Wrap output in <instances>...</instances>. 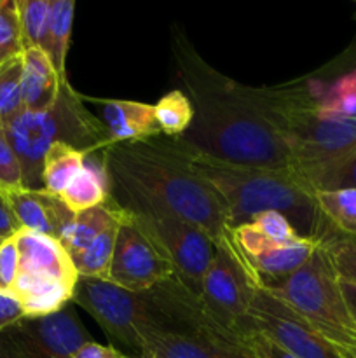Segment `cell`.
Masks as SVG:
<instances>
[{
  "instance_id": "1",
  "label": "cell",
  "mask_w": 356,
  "mask_h": 358,
  "mask_svg": "<svg viewBox=\"0 0 356 358\" xmlns=\"http://www.w3.org/2000/svg\"><path fill=\"white\" fill-rule=\"evenodd\" d=\"M178 77L187 87L194 121L184 143L234 164L292 168L285 140L262 119L241 93V84L216 72L180 35L173 42Z\"/></svg>"
},
{
  "instance_id": "2",
  "label": "cell",
  "mask_w": 356,
  "mask_h": 358,
  "mask_svg": "<svg viewBox=\"0 0 356 358\" xmlns=\"http://www.w3.org/2000/svg\"><path fill=\"white\" fill-rule=\"evenodd\" d=\"M159 136L108 147L103 163L107 177L110 182L128 185L149 196L198 227L216 250L232 257L258 287L264 285L237 245L229 213L220 196L180 157L175 156L166 136Z\"/></svg>"
},
{
  "instance_id": "3",
  "label": "cell",
  "mask_w": 356,
  "mask_h": 358,
  "mask_svg": "<svg viewBox=\"0 0 356 358\" xmlns=\"http://www.w3.org/2000/svg\"><path fill=\"white\" fill-rule=\"evenodd\" d=\"M168 145L225 205L232 227L251 222L262 212H279L302 238L323 240L332 227L318 210L314 194L292 170L227 163L166 136Z\"/></svg>"
},
{
  "instance_id": "4",
  "label": "cell",
  "mask_w": 356,
  "mask_h": 358,
  "mask_svg": "<svg viewBox=\"0 0 356 358\" xmlns=\"http://www.w3.org/2000/svg\"><path fill=\"white\" fill-rule=\"evenodd\" d=\"M3 129L21 164L24 189L31 191L44 189V157L56 142L68 143L87 157L110 147L103 121L84 107L82 96L70 83L63 84L58 100L47 110L21 112Z\"/></svg>"
},
{
  "instance_id": "5",
  "label": "cell",
  "mask_w": 356,
  "mask_h": 358,
  "mask_svg": "<svg viewBox=\"0 0 356 358\" xmlns=\"http://www.w3.org/2000/svg\"><path fill=\"white\" fill-rule=\"evenodd\" d=\"M112 187V196L126 210L129 220L171 262L175 275L199 294L202 276L216 252L209 238L149 196L115 182Z\"/></svg>"
},
{
  "instance_id": "6",
  "label": "cell",
  "mask_w": 356,
  "mask_h": 358,
  "mask_svg": "<svg viewBox=\"0 0 356 358\" xmlns=\"http://www.w3.org/2000/svg\"><path fill=\"white\" fill-rule=\"evenodd\" d=\"M262 287L285 301L332 343L356 352V325L346 306L339 276L332 268L323 245L320 243L306 264L293 275Z\"/></svg>"
},
{
  "instance_id": "7",
  "label": "cell",
  "mask_w": 356,
  "mask_h": 358,
  "mask_svg": "<svg viewBox=\"0 0 356 358\" xmlns=\"http://www.w3.org/2000/svg\"><path fill=\"white\" fill-rule=\"evenodd\" d=\"M72 303L131 353H142L143 336L161 332L159 317L147 292H129L110 282L79 276Z\"/></svg>"
},
{
  "instance_id": "8",
  "label": "cell",
  "mask_w": 356,
  "mask_h": 358,
  "mask_svg": "<svg viewBox=\"0 0 356 358\" xmlns=\"http://www.w3.org/2000/svg\"><path fill=\"white\" fill-rule=\"evenodd\" d=\"M258 331L297 358H356L316 331L285 301L264 287L255 290L243 332Z\"/></svg>"
},
{
  "instance_id": "9",
  "label": "cell",
  "mask_w": 356,
  "mask_h": 358,
  "mask_svg": "<svg viewBox=\"0 0 356 358\" xmlns=\"http://www.w3.org/2000/svg\"><path fill=\"white\" fill-rule=\"evenodd\" d=\"M91 341L72 308L47 317H24L0 331V358H70Z\"/></svg>"
},
{
  "instance_id": "10",
  "label": "cell",
  "mask_w": 356,
  "mask_h": 358,
  "mask_svg": "<svg viewBox=\"0 0 356 358\" xmlns=\"http://www.w3.org/2000/svg\"><path fill=\"white\" fill-rule=\"evenodd\" d=\"M157 311L161 332L195 336L236 346H246V339L234 327L220 320L198 292L185 285L177 275L147 290Z\"/></svg>"
},
{
  "instance_id": "11",
  "label": "cell",
  "mask_w": 356,
  "mask_h": 358,
  "mask_svg": "<svg viewBox=\"0 0 356 358\" xmlns=\"http://www.w3.org/2000/svg\"><path fill=\"white\" fill-rule=\"evenodd\" d=\"M171 276H175L171 262L126 217L115 238L108 282L129 292H147Z\"/></svg>"
},
{
  "instance_id": "12",
  "label": "cell",
  "mask_w": 356,
  "mask_h": 358,
  "mask_svg": "<svg viewBox=\"0 0 356 358\" xmlns=\"http://www.w3.org/2000/svg\"><path fill=\"white\" fill-rule=\"evenodd\" d=\"M257 289L260 287L232 257L216 250L201 280L199 296L220 320L244 336L243 329Z\"/></svg>"
},
{
  "instance_id": "13",
  "label": "cell",
  "mask_w": 356,
  "mask_h": 358,
  "mask_svg": "<svg viewBox=\"0 0 356 358\" xmlns=\"http://www.w3.org/2000/svg\"><path fill=\"white\" fill-rule=\"evenodd\" d=\"M237 245L264 285L281 282L307 262L321 240L300 238L293 243H276L251 222L234 227Z\"/></svg>"
},
{
  "instance_id": "14",
  "label": "cell",
  "mask_w": 356,
  "mask_h": 358,
  "mask_svg": "<svg viewBox=\"0 0 356 358\" xmlns=\"http://www.w3.org/2000/svg\"><path fill=\"white\" fill-rule=\"evenodd\" d=\"M0 196L21 229L45 234L58 241L75 217L58 196L49 194L44 189L31 191L21 187L0 192Z\"/></svg>"
},
{
  "instance_id": "15",
  "label": "cell",
  "mask_w": 356,
  "mask_h": 358,
  "mask_svg": "<svg viewBox=\"0 0 356 358\" xmlns=\"http://www.w3.org/2000/svg\"><path fill=\"white\" fill-rule=\"evenodd\" d=\"M13 238L17 247V271L40 273L77 283L79 273L58 240L28 229H20Z\"/></svg>"
},
{
  "instance_id": "16",
  "label": "cell",
  "mask_w": 356,
  "mask_h": 358,
  "mask_svg": "<svg viewBox=\"0 0 356 358\" xmlns=\"http://www.w3.org/2000/svg\"><path fill=\"white\" fill-rule=\"evenodd\" d=\"M142 353L150 358H255L248 346L173 332H150L143 336Z\"/></svg>"
},
{
  "instance_id": "17",
  "label": "cell",
  "mask_w": 356,
  "mask_h": 358,
  "mask_svg": "<svg viewBox=\"0 0 356 358\" xmlns=\"http://www.w3.org/2000/svg\"><path fill=\"white\" fill-rule=\"evenodd\" d=\"M75 285L51 275L17 271L10 292L23 306L24 317H47L72 303Z\"/></svg>"
},
{
  "instance_id": "18",
  "label": "cell",
  "mask_w": 356,
  "mask_h": 358,
  "mask_svg": "<svg viewBox=\"0 0 356 358\" xmlns=\"http://www.w3.org/2000/svg\"><path fill=\"white\" fill-rule=\"evenodd\" d=\"M103 126L110 145L135 143L163 135L157 124L154 105L133 100H101Z\"/></svg>"
},
{
  "instance_id": "19",
  "label": "cell",
  "mask_w": 356,
  "mask_h": 358,
  "mask_svg": "<svg viewBox=\"0 0 356 358\" xmlns=\"http://www.w3.org/2000/svg\"><path fill=\"white\" fill-rule=\"evenodd\" d=\"M61 86V79L49 56L42 49H24L21 73V98L24 110H47L58 100Z\"/></svg>"
},
{
  "instance_id": "20",
  "label": "cell",
  "mask_w": 356,
  "mask_h": 358,
  "mask_svg": "<svg viewBox=\"0 0 356 358\" xmlns=\"http://www.w3.org/2000/svg\"><path fill=\"white\" fill-rule=\"evenodd\" d=\"M126 215L124 208L115 201L114 196H108L107 201L94 208L77 213L72 222L63 231L59 243L66 250L70 257H77L82 254L112 222L122 219Z\"/></svg>"
},
{
  "instance_id": "21",
  "label": "cell",
  "mask_w": 356,
  "mask_h": 358,
  "mask_svg": "<svg viewBox=\"0 0 356 358\" xmlns=\"http://www.w3.org/2000/svg\"><path fill=\"white\" fill-rule=\"evenodd\" d=\"M108 177L103 166H94L93 163L84 164L80 173L70 182L68 187L61 192L59 199L66 205V208L77 215L86 210L94 208L107 201L110 196L108 192Z\"/></svg>"
},
{
  "instance_id": "22",
  "label": "cell",
  "mask_w": 356,
  "mask_h": 358,
  "mask_svg": "<svg viewBox=\"0 0 356 358\" xmlns=\"http://www.w3.org/2000/svg\"><path fill=\"white\" fill-rule=\"evenodd\" d=\"M87 156L82 150L68 145V143L56 142L51 145L44 157V168H42V187L49 194L61 196L70 185V182L80 173L86 164Z\"/></svg>"
},
{
  "instance_id": "23",
  "label": "cell",
  "mask_w": 356,
  "mask_h": 358,
  "mask_svg": "<svg viewBox=\"0 0 356 358\" xmlns=\"http://www.w3.org/2000/svg\"><path fill=\"white\" fill-rule=\"evenodd\" d=\"M73 10H75L73 0H51V20H49L47 45L44 52L49 56L63 84L68 83L66 55H68L70 38H72Z\"/></svg>"
},
{
  "instance_id": "24",
  "label": "cell",
  "mask_w": 356,
  "mask_h": 358,
  "mask_svg": "<svg viewBox=\"0 0 356 358\" xmlns=\"http://www.w3.org/2000/svg\"><path fill=\"white\" fill-rule=\"evenodd\" d=\"M299 177L313 194L356 189V149L330 163L299 173Z\"/></svg>"
},
{
  "instance_id": "25",
  "label": "cell",
  "mask_w": 356,
  "mask_h": 358,
  "mask_svg": "<svg viewBox=\"0 0 356 358\" xmlns=\"http://www.w3.org/2000/svg\"><path fill=\"white\" fill-rule=\"evenodd\" d=\"M126 212V210H124ZM124 215L122 219L112 222L82 254L73 257V266H75L77 273L82 278H94L108 282V275H110V264L112 257H114V247L115 238H117V231L121 224L126 220Z\"/></svg>"
},
{
  "instance_id": "26",
  "label": "cell",
  "mask_w": 356,
  "mask_h": 358,
  "mask_svg": "<svg viewBox=\"0 0 356 358\" xmlns=\"http://www.w3.org/2000/svg\"><path fill=\"white\" fill-rule=\"evenodd\" d=\"M314 201L335 233L356 240V189L316 192Z\"/></svg>"
},
{
  "instance_id": "27",
  "label": "cell",
  "mask_w": 356,
  "mask_h": 358,
  "mask_svg": "<svg viewBox=\"0 0 356 358\" xmlns=\"http://www.w3.org/2000/svg\"><path fill=\"white\" fill-rule=\"evenodd\" d=\"M318 114L327 119H356V69L321 86Z\"/></svg>"
},
{
  "instance_id": "28",
  "label": "cell",
  "mask_w": 356,
  "mask_h": 358,
  "mask_svg": "<svg viewBox=\"0 0 356 358\" xmlns=\"http://www.w3.org/2000/svg\"><path fill=\"white\" fill-rule=\"evenodd\" d=\"M154 112H156L161 133L164 136H170V138L185 135L192 126V121H194V107H192L191 98L180 90L164 94L154 105Z\"/></svg>"
},
{
  "instance_id": "29",
  "label": "cell",
  "mask_w": 356,
  "mask_h": 358,
  "mask_svg": "<svg viewBox=\"0 0 356 358\" xmlns=\"http://www.w3.org/2000/svg\"><path fill=\"white\" fill-rule=\"evenodd\" d=\"M21 24V44L24 49H42L47 45L51 0H17Z\"/></svg>"
},
{
  "instance_id": "30",
  "label": "cell",
  "mask_w": 356,
  "mask_h": 358,
  "mask_svg": "<svg viewBox=\"0 0 356 358\" xmlns=\"http://www.w3.org/2000/svg\"><path fill=\"white\" fill-rule=\"evenodd\" d=\"M21 73L23 55L0 63V126L3 128L24 112L21 98Z\"/></svg>"
},
{
  "instance_id": "31",
  "label": "cell",
  "mask_w": 356,
  "mask_h": 358,
  "mask_svg": "<svg viewBox=\"0 0 356 358\" xmlns=\"http://www.w3.org/2000/svg\"><path fill=\"white\" fill-rule=\"evenodd\" d=\"M332 268L341 280L356 285V240L335 233L334 229L321 240Z\"/></svg>"
},
{
  "instance_id": "32",
  "label": "cell",
  "mask_w": 356,
  "mask_h": 358,
  "mask_svg": "<svg viewBox=\"0 0 356 358\" xmlns=\"http://www.w3.org/2000/svg\"><path fill=\"white\" fill-rule=\"evenodd\" d=\"M23 55L17 0H0V63Z\"/></svg>"
},
{
  "instance_id": "33",
  "label": "cell",
  "mask_w": 356,
  "mask_h": 358,
  "mask_svg": "<svg viewBox=\"0 0 356 358\" xmlns=\"http://www.w3.org/2000/svg\"><path fill=\"white\" fill-rule=\"evenodd\" d=\"M251 224H253L265 238L276 241V243H293V241L302 238L283 213L272 212V210L255 215L253 219H251Z\"/></svg>"
},
{
  "instance_id": "34",
  "label": "cell",
  "mask_w": 356,
  "mask_h": 358,
  "mask_svg": "<svg viewBox=\"0 0 356 358\" xmlns=\"http://www.w3.org/2000/svg\"><path fill=\"white\" fill-rule=\"evenodd\" d=\"M21 187H24L21 164L14 154V149L10 147L6 129L3 126H0V192Z\"/></svg>"
},
{
  "instance_id": "35",
  "label": "cell",
  "mask_w": 356,
  "mask_h": 358,
  "mask_svg": "<svg viewBox=\"0 0 356 358\" xmlns=\"http://www.w3.org/2000/svg\"><path fill=\"white\" fill-rule=\"evenodd\" d=\"M17 275V247L14 238L0 245V290H10Z\"/></svg>"
},
{
  "instance_id": "36",
  "label": "cell",
  "mask_w": 356,
  "mask_h": 358,
  "mask_svg": "<svg viewBox=\"0 0 356 358\" xmlns=\"http://www.w3.org/2000/svg\"><path fill=\"white\" fill-rule=\"evenodd\" d=\"M244 339H246V346L253 353L255 358H297L290 355L286 350H283L281 346H278L267 336L258 331H251L250 329V331L244 332Z\"/></svg>"
},
{
  "instance_id": "37",
  "label": "cell",
  "mask_w": 356,
  "mask_h": 358,
  "mask_svg": "<svg viewBox=\"0 0 356 358\" xmlns=\"http://www.w3.org/2000/svg\"><path fill=\"white\" fill-rule=\"evenodd\" d=\"M24 318V310L10 290H0V331Z\"/></svg>"
},
{
  "instance_id": "38",
  "label": "cell",
  "mask_w": 356,
  "mask_h": 358,
  "mask_svg": "<svg viewBox=\"0 0 356 358\" xmlns=\"http://www.w3.org/2000/svg\"><path fill=\"white\" fill-rule=\"evenodd\" d=\"M70 358H126V353L119 352L115 346L100 345L96 341H87L73 352Z\"/></svg>"
},
{
  "instance_id": "39",
  "label": "cell",
  "mask_w": 356,
  "mask_h": 358,
  "mask_svg": "<svg viewBox=\"0 0 356 358\" xmlns=\"http://www.w3.org/2000/svg\"><path fill=\"white\" fill-rule=\"evenodd\" d=\"M20 229L21 227L17 226V222L14 220V217H13V213L9 212L6 201H3V198L0 196V236L6 238L7 240V238H13Z\"/></svg>"
},
{
  "instance_id": "40",
  "label": "cell",
  "mask_w": 356,
  "mask_h": 358,
  "mask_svg": "<svg viewBox=\"0 0 356 358\" xmlns=\"http://www.w3.org/2000/svg\"><path fill=\"white\" fill-rule=\"evenodd\" d=\"M339 287H341V292H342V296H344L346 306H348L349 315H351L353 322H355V325H356V285H353V283L339 278Z\"/></svg>"
},
{
  "instance_id": "41",
  "label": "cell",
  "mask_w": 356,
  "mask_h": 358,
  "mask_svg": "<svg viewBox=\"0 0 356 358\" xmlns=\"http://www.w3.org/2000/svg\"><path fill=\"white\" fill-rule=\"evenodd\" d=\"M126 358H150L149 355H143V353H129Z\"/></svg>"
},
{
  "instance_id": "42",
  "label": "cell",
  "mask_w": 356,
  "mask_h": 358,
  "mask_svg": "<svg viewBox=\"0 0 356 358\" xmlns=\"http://www.w3.org/2000/svg\"><path fill=\"white\" fill-rule=\"evenodd\" d=\"M7 240H9V238H7ZM3 241H6V238H2V236H0V245H2Z\"/></svg>"
}]
</instances>
